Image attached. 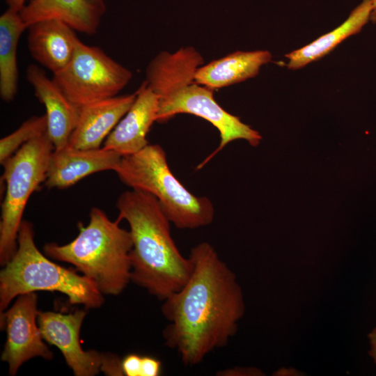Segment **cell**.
Instances as JSON below:
<instances>
[{
    "instance_id": "obj_2",
    "label": "cell",
    "mask_w": 376,
    "mask_h": 376,
    "mask_svg": "<svg viewBox=\"0 0 376 376\" xmlns=\"http://www.w3.org/2000/svg\"><path fill=\"white\" fill-rule=\"evenodd\" d=\"M203 63L201 54L192 47L164 51L148 63L145 80L157 97L156 122L165 123L177 114L188 113L203 118L219 131V146L197 170L231 141L244 139L256 146L262 139L257 131L224 110L215 100L213 90L195 81L196 71Z\"/></svg>"
},
{
    "instance_id": "obj_20",
    "label": "cell",
    "mask_w": 376,
    "mask_h": 376,
    "mask_svg": "<svg viewBox=\"0 0 376 376\" xmlns=\"http://www.w3.org/2000/svg\"><path fill=\"white\" fill-rule=\"evenodd\" d=\"M47 131L46 115L33 116L24 121L16 130L0 140L1 164L23 145Z\"/></svg>"
},
{
    "instance_id": "obj_3",
    "label": "cell",
    "mask_w": 376,
    "mask_h": 376,
    "mask_svg": "<svg viewBox=\"0 0 376 376\" xmlns=\"http://www.w3.org/2000/svg\"><path fill=\"white\" fill-rule=\"evenodd\" d=\"M117 219H125L132 240L131 281L163 301L179 290L192 270L171 237V221L157 199L141 191L122 193Z\"/></svg>"
},
{
    "instance_id": "obj_9",
    "label": "cell",
    "mask_w": 376,
    "mask_h": 376,
    "mask_svg": "<svg viewBox=\"0 0 376 376\" xmlns=\"http://www.w3.org/2000/svg\"><path fill=\"white\" fill-rule=\"evenodd\" d=\"M37 304L35 292L24 293L17 297L8 311L1 312V329H6L7 336L1 359L8 363L12 376L32 358H53L38 324Z\"/></svg>"
},
{
    "instance_id": "obj_16",
    "label": "cell",
    "mask_w": 376,
    "mask_h": 376,
    "mask_svg": "<svg viewBox=\"0 0 376 376\" xmlns=\"http://www.w3.org/2000/svg\"><path fill=\"white\" fill-rule=\"evenodd\" d=\"M26 30L30 54L53 75L67 66L80 41L76 31L58 19L36 22Z\"/></svg>"
},
{
    "instance_id": "obj_15",
    "label": "cell",
    "mask_w": 376,
    "mask_h": 376,
    "mask_svg": "<svg viewBox=\"0 0 376 376\" xmlns=\"http://www.w3.org/2000/svg\"><path fill=\"white\" fill-rule=\"evenodd\" d=\"M105 11L104 0H31L19 15L26 27L36 22L54 19L76 31L91 36L97 33Z\"/></svg>"
},
{
    "instance_id": "obj_7",
    "label": "cell",
    "mask_w": 376,
    "mask_h": 376,
    "mask_svg": "<svg viewBox=\"0 0 376 376\" xmlns=\"http://www.w3.org/2000/svg\"><path fill=\"white\" fill-rule=\"evenodd\" d=\"M54 149L47 131L23 145L1 164V180L6 184L0 221V264L3 267L17 251L25 207L31 194L45 181Z\"/></svg>"
},
{
    "instance_id": "obj_19",
    "label": "cell",
    "mask_w": 376,
    "mask_h": 376,
    "mask_svg": "<svg viewBox=\"0 0 376 376\" xmlns=\"http://www.w3.org/2000/svg\"><path fill=\"white\" fill-rule=\"evenodd\" d=\"M27 29L19 12L8 8L0 17V97L13 101L17 92V50L22 33Z\"/></svg>"
},
{
    "instance_id": "obj_13",
    "label": "cell",
    "mask_w": 376,
    "mask_h": 376,
    "mask_svg": "<svg viewBox=\"0 0 376 376\" xmlns=\"http://www.w3.org/2000/svg\"><path fill=\"white\" fill-rule=\"evenodd\" d=\"M135 93L133 104L103 143L102 148L122 157L136 153L149 144L146 135L156 122L157 97L146 81Z\"/></svg>"
},
{
    "instance_id": "obj_24",
    "label": "cell",
    "mask_w": 376,
    "mask_h": 376,
    "mask_svg": "<svg viewBox=\"0 0 376 376\" xmlns=\"http://www.w3.org/2000/svg\"><path fill=\"white\" fill-rule=\"evenodd\" d=\"M368 340L370 343L369 354L376 363V327L369 333Z\"/></svg>"
},
{
    "instance_id": "obj_12",
    "label": "cell",
    "mask_w": 376,
    "mask_h": 376,
    "mask_svg": "<svg viewBox=\"0 0 376 376\" xmlns=\"http://www.w3.org/2000/svg\"><path fill=\"white\" fill-rule=\"evenodd\" d=\"M26 77L36 97L45 107L47 134L54 149L67 146L78 123L80 107L70 101L53 78H49L37 65L28 66Z\"/></svg>"
},
{
    "instance_id": "obj_21",
    "label": "cell",
    "mask_w": 376,
    "mask_h": 376,
    "mask_svg": "<svg viewBox=\"0 0 376 376\" xmlns=\"http://www.w3.org/2000/svg\"><path fill=\"white\" fill-rule=\"evenodd\" d=\"M142 357L136 354L127 355L122 360V369L124 375L141 376Z\"/></svg>"
},
{
    "instance_id": "obj_6",
    "label": "cell",
    "mask_w": 376,
    "mask_h": 376,
    "mask_svg": "<svg viewBox=\"0 0 376 376\" xmlns=\"http://www.w3.org/2000/svg\"><path fill=\"white\" fill-rule=\"evenodd\" d=\"M113 171L132 189L154 196L178 228L194 229L212 222L214 208L210 200L195 196L182 185L169 169L161 146L148 144L136 153L122 157Z\"/></svg>"
},
{
    "instance_id": "obj_14",
    "label": "cell",
    "mask_w": 376,
    "mask_h": 376,
    "mask_svg": "<svg viewBox=\"0 0 376 376\" xmlns=\"http://www.w3.org/2000/svg\"><path fill=\"white\" fill-rule=\"evenodd\" d=\"M135 98V93L116 95L81 107L78 123L68 146L79 149L100 148Z\"/></svg>"
},
{
    "instance_id": "obj_8",
    "label": "cell",
    "mask_w": 376,
    "mask_h": 376,
    "mask_svg": "<svg viewBox=\"0 0 376 376\" xmlns=\"http://www.w3.org/2000/svg\"><path fill=\"white\" fill-rule=\"evenodd\" d=\"M132 72L104 50L81 40L67 66L53 79L79 107L115 97L130 81Z\"/></svg>"
},
{
    "instance_id": "obj_26",
    "label": "cell",
    "mask_w": 376,
    "mask_h": 376,
    "mask_svg": "<svg viewBox=\"0 0 376 376\" xmlns=\"http://www.w3.org/2000/svg\"><path fill=\"white\" fill-rule=\"evenodd\" d=\"M370 1L372 3V7H373V10H372L371 15H370V19L373 22H376V0H370Z\"/></svg>"
},
{
    "instance_id": "obj_17",
    "label": "cell",
    "mask_w": 376,
    "mask_h": 376,
    "mask_svg": "<svg viewBox=\"0 0 376 376\" xmlns=\"http://www.w3.org/2000/svg\"><path fill=\"white\" fill-rule=\"evenodd\" d=\"M272 57L267 50L235 52L199 67L194 79L213 91L229 86L256 76Z\"/></svg>"
},
{
    "instance_id": "obj_11",
    "label": "cell",
    "mask_w": 376,
    "mask_h": 376,
    "mask_svg": "<svg viewBox=\"0 0 376 376\" xmlns=\"http://www.w3.org/2000/svg\"><path fill=\"white\" fill-rule=\"evenodd\" d=\"M122 156L104 148L79 149L67 146L50 155L45 185L48 189H66L101 171H113Z\"/></svg>"
},
{
    "instance_id": "obj_23",
    "label": "cell",
    "mask_w": 376,
    "mask_h": 376,
    "mask_svg": "<svg viewBox=\"0 0 376 376\" xmlns=\"http://www.w3.org/2000/svg\"><path fill=\"white\" fill-rule=\"evenodd\" d=\"M260 370L253 368L236 367L220 370L217 373L220 376L260 375Z\"/></svg>"
},
{
    "instance_id": "obj_22",
    "label": "cell",
    "mask_w": 376,
    "mask_h": 376,
    "mask_svg": "<svg viewBox=\"0 0 376 376\" xmlns=\"http://www.w3.org/2000/svg\"><path fill=\"white\" fill-rule=\"evenodd\" d=\"M161 369L162 363L159 360L152 357H142L141 376H158Z\"/></svg>"
},
{
    "instance_id": "obj_10",
    "label": "cell",
    "mask_w": 376,
    "mask_h": 376,
    "mask_svg": "<svg viewBox=\"0 0 376 376\" xmlns=\"http://www.w3.org/2000/svg\"><path fill=\"white\" fill-rule=\"evenodd\" d=\"M86 315L83 310L63 314L54 311H39L38 324L46 343L56 346L76 376H93L101 371L104 352L84 351L79 334Z\"/></svg>"
},
{
    "instance_id": "obj_5",
    "label": "cell",
    "mask_w": 376,
    "mask_h": 376,
    "mask_svg": "<svg viewBox=\"0 0 376 376\" xmlns=\"http://www.w3.org/2000/svg\"><path fill=\"white\" fill-rule=\"evenodd\" d=\"M43 255L34 242L33 224L23 220L14 256L0 272V311L3 312L19 295L36 291L59 292L71 304L97 308L104 295L87 277L61 266Z\"/></svg>"
},
{
    "instance_id": "obj_18",
    "label": "cell",
    "mask_w": 376,
    "mask_h": 376,
    "mask_svg": "<svg viewBox=\"0 0 376 376\" xmlns=\"http://www.w3.org/2000/svg\"><path fill=\"white\" fill-rule=\"evenodd\" d=\"M373 7L370 0H363L347 19L334 30L320 36L311 43L288 53V68L297 70L318 60L349 36L359 33L370 19Z\"/></svg>"
},
{
    "instance_id": "obj_1",
    "label": "cell",
    "mask_w": 376,
    "mask_h": 376,
    "mask_svg": "<svg viewBox=\"0 0 376 376\" xmlns=\"http://www.w3.org/2000/svg\"><path fill=\"white\" fill-rule=\"evenodd\" d=\"M189 258L192 270L188 280L163 300L162 313L169 324L162 335L185 365L194 366L228 344L245 305L235 273L210 243L194 246Z\"/></svg>"
},
{
    "instance_id": "obj_4",
    "label": "cell",
    "mask_w": 376,
    "mask_h": 376,
    "mask_svg": "<svg viewBox=\"0 0 376 376\" xmlns=\"http://www.w3.org/2000/svg\"><path fill=\"white\" fill-rule=\"evenodd\" d=\"M119 223L94 207L88 225L78 224L79 233L72 242L63 245L47 243L44 253L74 265L102 294L118 295L131 282L132 249L130 230L121 228Z\"/></svg>"
},
{
    "instance_id": "obj_25",
    "label": "cell",
    "mask_w": 376,
    "mask_h": 376,
    "mask_svg": "<svg viewBox=\"0 0 376 376\" xmlns=\"http://www.w3.org/2000/svg\"><path fill=\"white\" fill-rule=\"evenodd\" d=\"M6 3L8 5V8L14 10L17 12L20 10L25 6V2L26 0H4Z\"/></svg>"
}]
</instances>
